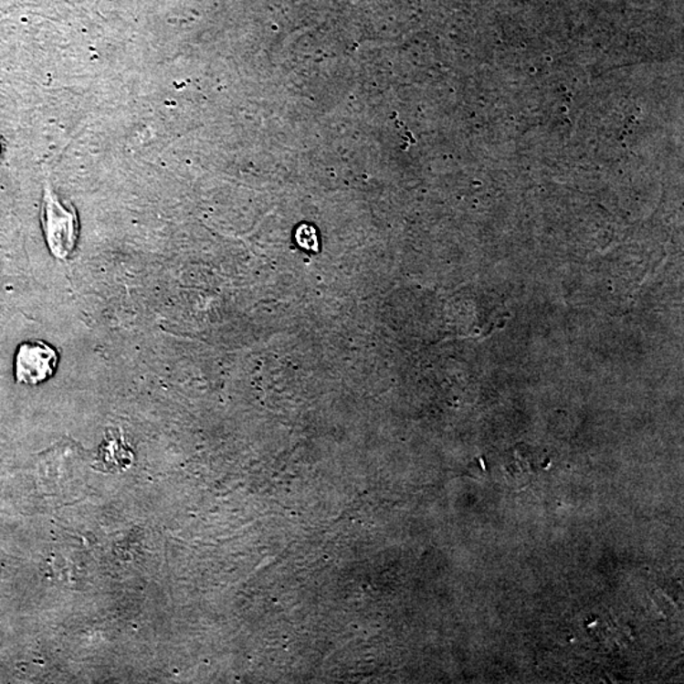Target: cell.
Returning <instances> with one entry per match:
<instances>
[{
	"mask_svg": "<svg viewBox=\"0 0 684 684\" xmlns=\"http://www.w3.org/2000/svg\"><path fill=\"white\" fill-rule=\"evenodd\" d=\"M41 217L48 250L55 258L67 260L78 244L77 211L58 198L48 182H45Z\"/></svg>",
	"mask_w": 684,
	"mask_h": 684,
	"instance_id": "cell-1",
	"label": "cell"
},
{
	"mask_svg": "<svg viewBox=\"0 0 684 684\" xmlns=\"http://www.w3.org/2000/svg\"><path fill=\"white\" fill-rule=\"evenodd\" d=\"M58 353L50 343L25 342L15 356V378L19 384L35 385L50 381L58 371Z\"/></svg>",
	"mask_w": 684,
	"mask_h": 684,
	"instance_id": "cell-2",
	"label": "cell"
},
{
	"mask_svg": "<svg viewBox=\"0 0 684 684\" xmlns=\"http://www.w3.org/2000/svg\"><path fill=\"white\" fill-rule=\"evenodd\" d=\"M296 237L300 247L306 248V250H317V245L319 244H317L316 231L310 226H302V227L298 228Z\"/></svg>",
	"mask_w": 684,
	"mask_h": 684,
	"instance_id": "cell-3",
	"label": "cell"
}]
</instances>
